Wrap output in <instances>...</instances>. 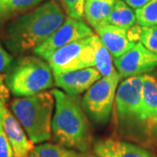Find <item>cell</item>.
<instances>
[{"label": "cell", "instance_id": "1", "mask_svg": "<svg viewBox=\"0 0 157 157\" xmlns=\"http://www.w3.org/2000/svg\"><path fill=\"white\" fill-rule=\"evenodd\" d=\"M65 20L56 0H48L9 23L4 33V43L15 55L33 51L59 28Z\"/></svg>", "mask_w": 157, "mask_h": 157}, {"label": "cell", "instance_id": "2", "mask_svg": "<svg viewBox=\"0 0 157 157\" xmlns=\"http://www.w3.org/2000/svg\"><path fill=\"white\" fill-rule=\"evenodd\" d=\"M55 99V113L52 121L54 140L81 154L92 147V130L79 95H71L59 89L52 91Z\"/></svg>", "mask_w": 157, "mask_h": 157}, {"label": "cell", "instance_id": "3", "mask_svg": "<svg viewBox=\"0 0 157 157\" xmlns=\"http://www.w3.org/2000/svg\"><path fill=\"white\" fill-rule=\"evenodd\" d=\"M54 102V96L49 92L20 97L11 101V113L33 143L50 140Z\"/></svg>", "mask_w": 157, "mask_h": 157}, {"label": "cell", "instance_id": "4", "mask_svg": "<svg viewBox=\"0 0 157 157\" xmlns=\"http://www.w3.org/2000/svg\"><path fill=\"white\" fill-rule=\"evenodd\" d=\"M6 86L17 98L34 95L54 85V75L48 62L34 56L20 57L6 72Z\"/></svg>", "mask_w": 157, "mask_h": 157}, {"label": "cell", "instance_id": "5", "mask_svg": "<svg viewBox=\"0 0 157 157\" xmlns=\"http://www.w3.org/2000/svg\"><path fill=\"white\" fill-rule=\"evenodd\" d=\"M144 75L129 77L118 87L114 101V114L119 131L128 137L137 134L140 129L147 131L143 103Z\"/></svg>", "mask_w": 157, "mask_h": 157}, {"label": "cell", "instance_id": "6", "mask_svg": "<svg viewBox=\"0 0 157 157\" xmlns=\"http://www.w3.org/2000/svg\"><path fill=\"white\" fill-rule=\"evenodd\" d=\"M121 78L117 70L108 76L102 77L86 92L82 98L85 112L90 121L97 126L106 125L111 117Z\"/></svg>", "mask_w": 157, "mask_h": 157}, {"label": "cell", "instance_id": "7", "mask_svg": "<svg viewBox=\"0 0 157 157\" xmlns=\"http://www.w3.org/2000/svg\"><path fill=\"white\" fill-rule=\"evenodd\" d=\"M53 75L95 67L93 35L76 40L56 51L46 60Z\"/></svg>", "mask_w": 157, "mask_h": 157}, {"label": "cell", "instance_id": "8", "mask_svg": "<svg viewBox=\"0 0 157 157\" xmlns=\"http://www.w3.org/2000/svg\"><path fill=\"white\" fill-rule=\"evenodd\" d=\"M94 34L92 28L82 19L68 17L48 39L36 47L33 52L47 60L56 51L76 40L84 39Z\"/></svg>", "mask_w": 157, "mask_h": 157}, {"label": "cell", "instance_id": "9", "mask_svg": "<svg viewBox=\"0 0 157 157\" xmlns=\"http://www.w3.org/2000/svg\"><path fill=\"white\" fill-rule=\"evenodd\" d=\"M114 66L121 78L144 75L157 67V55L147 50L139 41L133 48L118 58Z\"/></svg>", "mask_w": 157, "mask_h": 157}, {"label": "cell", "instance_id": "10", "mask_svg": "<svg viewBox=\"0 0 157 157\" xmlns=\"http://www.w3.org/2000/svg\"><path fill=\"white\" fill-rule=\"evenodd\" d=\"M103 76L94 67L54 76V85L71 95H79L100 80Z\"/></svg>", "mask_w": 157, "mask_h": 157}, {"label": "cell", "instance_id": "11", "mask_svg": "<svg viewBox=\"0 0 157 157\" xmlns=\"http://www.w3.org/2000/svg\"><path fill=\"white\" fill-rule=\"evenodd\" d=\"M93 148L99 157H157L143 147L113 138L97 140Z\"/></svg>", "mask_w": 157, "mask_h": 157}, {"label": "cell", "instance_id": "12", "mask_svg": "<svg viewBox=\"0 0 157 157\" xmlns=\"http://www.w3.org/2000/svg\"><path fill=\"white\" fill-rule=\"evenodd\" d=\"M4 131L12 147L14 157H29L34 143L28 139L21 124L8 109L5 114Z\"/></svg>", "mask_w": 157, "mask_h": 157}, {"label": "cell", "instance_id": "13", "mask_svg": "<svg viewBox=\"0 0 157 157\" xmlns=\"http://www.w3.org/2000/svg\"><path fill=\"white\" fill-rule=\"evenodd\" d=\"M96 32L113 58L124 54L136 44L128 39L127 30L113 25H107Z\"/></svg>", "mask_w": 157, "mask_h": 157}, {"label": "cell", "instance_id": "14", "mask_svg": "<svg viewBox=\"0 0 157 157\" xmlns=\"http://www.w3.org/2000/svg\"><path fill=\"white\" fill-rule=\"evenodd\" d=\"M143 103L147 132L157 137V80L148 74L143 78Z\"/></svg>", "mask_w": 157, "mask_h": 157}, {"label": "cell", "instance_id": "15", "mask_svg": "<svg viewBox=\"0 0 157 157\" xmlns=\"http://www.w3.org/2000/svg\"><path fill=\"white\" fill-rule=\"evenodd\" d=\"M116 0H86L85 17L95 31L108 25V19Z\"/></svg>", "mask_w": 157, "mask_h": 157}, {"label": "cell", "instance_id": "16", "mask_svg": "<svg viewBox=\"0 0 157 157\" xmlns=\"http://www.w3.org/2000/svg\"><path fill=\"white\" fill-rule=\"evenodd\" d=\"M136 22L135 12L123 0H116L108 19V25L129 30Z\"/></svg>", "mask_w": 157, "mask_h": 157}, {"label": "cell", "instance_id": "17", "mask_svg": "<svg viewBox=\"0 0 157 157\" xmlns=\"http://www.w3.org/2000/svg\"><path fill=\"white\" fill-rule=\"evenodd\" d=\"M93 43L95 48V67L103 77L112 74L116 69L113 66L111 52L104 45L101 38L94 33L93 34Z\"/></svg>", "mask_w": 157, "mask_h": 157}, {"label": "cell", "instance_id": "18", "mask_svg": "<svg viewBox=\"0 0 157 157\" xmlns=\"http://www.w3.org/2000/svg\"><path fill=\"white\" fill-rule=\"evenodd\" d=\"M81 155V153L60 144L46 142L34 147L29 157H80Z\"/></svg>", "mask_w": 157, "mask_h": 157}, {"label": "cell", "instance_id": "19", "mask_svg": "<svg viewBox=\"0 0 157 157\" xmlns=\"http://www.w3.org/2000/svg\"><path fill=\"white\" fill-rule=\"evenodd\" d=\"M44 0H3L0 2V11L8 19L38 6Z\"/></svg>", "mask_w": 157, "mask_h": 157}, {"label": "cell", "instance_id": "20", "mask_svg": "<svg viewBox=\"0 0 157 157\" xmlns=\"http://www.w3.org/2000/svg\"><path fill=\"white\" fill-rule=\"evenodd\" d=\"M135 17L137 25L141 27L157 25V0H150L135 10Z\"/></svg>", "mask_w": 157, "mask_h": 157}, {"label": "cell", "instance_id": "21", "mask_svg": "<svg viewBox=\"0 0 157 157\" xmlns=\"http://www.w3.org/2000/svg\"><path fill=\"white\" fill-rule=\"evenodd\" d=\"M140 41L147 50L157 55V25L141 27Z\"/></svg>", "mask_w": 157, "mask_h": 157}, {"label": "cell", "instance_id": "22", "mask_svg": "<svg viewBox=\"0 0 157 157\" xmlns=\"http://www.w3.org/2000/svg\"><path fill=\"white\" fill-rule=\"evenodd\" d=\"M69 17L82 19L85 13L86 0H60Z\"/></svg>", "mask_w": 157, "mask_h": 157}, {"label": "cell", "instance_id": "23", "mask_svg": "<svg viewBox=\"0 0 157 157\" xmlns=\"http://www.w3.org/2000/svg\"><path fill=\"white\" fill-rule=\"evenodd\" d=\"M0 157H14V153L5 131L0 133Z\"/></svg>", "mask_w": 157, "mask_h": 157}, {"label": "cell", "instance_id": "24", "mask_svg": "<svg viewBox=\"0 0 157 157\" xmlns=\"http://www.w3.org/2000/svg\"><path fill=\"white\" fill-rule=\"evenodd\" d=\"M13 62V57L0 44V73H6Z\"/></svg>", "mask_w": 157, "mask_h": 157}, {"label": "cell", "instance_id": "25", "mask_svg": "<svg viewBox=\"0 0 157 157\" xmlns=\"http://www.w3.org/2000/svg\"><path fill=\"white\" fill-rule=\"evenodd\" d=\"M125 1V3L129 6L132 9H139L140 7L144 6L147 3H148L150 0H123Z\"/></svg>", "mask_w": 157, "mask_h": 157}, {"label": "cell", "instance_id": "26", "mask_svg": "<svg viewBox=\"0 0 157 157\" xmlns=\"http://www.w3.org/2000/svg\"><path fill=\"white\" fill-rule=\"evenodd\" d=\"M9 99V91L0 92V108L6 107V101Z\"/></svg>", "mask_w": 157, "mask_h": 157}, {"label": "cell", "instance_id": "27", "mask_svg": "<svg viewBox=\"0 0 157 157\" xmlns=\"http://www.w3.org/2000/svg\"><path fill=\"white\" fill-rule=\"evenodd\" d=\"M6 107L0 108V133L4 131V121H5V114H6Z\"/></svg>", "mask_w": 157, "mask_h": 157}, {"label": "cell", "instance_id": "28", "mask_svg": "<svg viewBox=\"0 0 157 157\" xmlns=\"http://www.w3.org/2000/svg\"><path fill=\"white\" fill-rule=\"evenodd\" d=\"M4 80H5V76L0 74V92H7V91H10L8 89V87L6 86L5 83H4Z\"/></svg>", "mask_w": 157, "mask_h": 157}, {"label": "cell", "instance_id": "29", "mask_svg": "<svg viewBox=\"0 0 157 157\" xmlns=\"http://www.w3.org/2000/svg\"><path fill=\"white\" fill-rule=\"evenodd\" d=\"M6 20H7V18L5 17V15L0 11V26L4 24V23L6 22Z\"/></svg>", "mask_w": 157, "mask_h": 157}, {"label": "cell", "instance_id": "30", "mask_svg": "<svg viewBox=\"0 0 157 157\" xmlns=\"http://www.w3.org/2000/svg\"><path fill=\"white\" fill-rule=\"evenodd\" d=\"M80 157H99L98 155H91V154H82Z\"/></svg>", "mask_w": 157, "mask_h": 157}, {"label": "cell", "instance_id": "31", "mask_svg": "<svg viewBox=\"0 0 157 157\" xmlns=\"http://www.w3.org/2000/svg\"><path fill=\"white\" fill-rule=\"evenodd\" d=\"M1 1H3V0H0V2H1Z\"/></svg>", "mask_w": 157, "mask_h": 157}]
</instances>
